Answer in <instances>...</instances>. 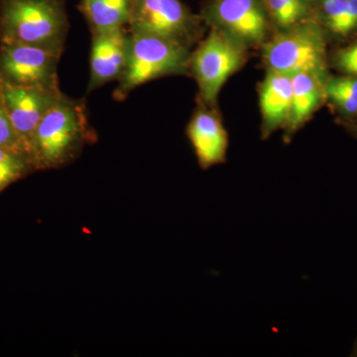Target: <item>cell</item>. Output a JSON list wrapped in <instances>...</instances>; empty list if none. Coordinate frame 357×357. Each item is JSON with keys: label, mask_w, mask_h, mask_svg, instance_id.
Here are the masks:
<instances>
[{"label": "cell", "mask_w": 357, "mask_h": 357, "mask_svg": "<svg viewBox=\"0 0 357 357\" xmlns=\"http://www.w3.org/2000/svg\"><path fill=\"white\" fill-rule=\"evenodd\" d=\"M95 138L84 100L62 93L37 126L30 155L36 170L59 168L76 158Z\"/></svg>", "instance_id": "obj_1"}, {"label": "cell", "mask_w": 357, "mask_h": 357, "mask_svg": "<svg viewBox=\"0 0 357 357\" xmlns=\"http://www.w3.org/2000/svg\"><path fill=\"white\" fill-rule=\"evenodd\" d=\"M70 30L66 0H0V43L64 53Z\"/></svg>", "instance_id": "obj_2"}, {"label": "cell", "mask_w": 357, "mask_h": 357, "mask_svg": "<svg viewBox=\"0 0 357 357\" xmlns=\"http://www.w3.org/2000/svg\"><path fill=\"white\" fill-rule=\"evenodd\" d=\"M128 66L114 91L117 102L138 86L169 75H184L189 70L190 48L170 40L142 33H131Z\"/></svg>", "instance_id": "obj_3"}, {"label": "cell", "mask_w": 357, "mask_h": 357, "mask_svg": "<svg viewBox=\"0 0 357 357\" xmlns=\"http://www.w3.org/2000/svg\"><path fill=\"white\" fill-rule=\"evenodd\" d=\"M318 23L304 21L285 29L264 47V60L272 72L293 75L309 73L323 77L326 41Z\"/></svg>", "instance_id": "obj_4"}, {"label": "cell", "mask_w": 357, "mask_h": 357, "mask_svg": "<svg viewBox=\"0 0 357 357\" xmlns=\"http://www.w3.org/2000/svg\"><path fill=\"white\" fill-rule=\"evenodd\" d=\"M244 60V45L220 30H211L191 53L189 62V70L198 83L204 102H215L223 84L243 65Z\"/></svg>", "instance_id": "obj_5"}, {"label": "cell", "mask_w": 357, "mask_h": 357, "mask_svg": "<svg viewBox=\"0 0 357 357\" xmlns=\"http://www.w3.org/2000/svg\"><path fill=\"white\" fill-rule=\"evenodd\" d=\"M128 28L190 48L201 31V18L181 0H133Z\"/></svg>", "instance_id": "obj_6"}, {"label": "cell", "mask_w": 357, "mask_h": 357, "mask_svg": "<svg viewBox=\"0 0 357 357\" xmlns=\"http://www.w3.org/2000/svg\"><path fill=\"white\" fill-rule=\"evenodd\" d=\"M62 54L20 43H0V83L60 89L59 61Z\"/></svg>", "instance_id": "obj_7"}, {"label": "cell", "mask_w": 357, "mask_h": 357, "mask_svg": "<svg viewBox=\"0 0 357 357\" xmlns=\"http://www.w3.org/2000/svg\"><path fill=\"white\" fill-rule=\"evenodd\" d=\"M202 17L244 46L264 41L270 18L264 0H208Z\"/></svg>", "instance_id": "obj_8"}, {"label": "cell", "mask_w": 357, "mask_h": 357, "mask_svg": "<svg viewBox=\"0 0 357 357\" xmlns=\"http://www.w3.org/2000/svg\"><path fill=\"white\" fill-rule=\"evenodd\" d=\"M1 84L7 114L16 133L30 154V144L37 126L63 91L37 86Z\"/></svg>", "instance_id": "obj_9"}, {"label": "cell", "mask_w": 357, "mask_h": 357, "mask_svg": "<svg viewBox=\"0 0 357 357\" xmlns=\"http://www.w3.org/2000/svg\"><path fill=\"white\" fill-rule=\"evenodd\" d=\"M130 39L128 27L91 32L89 93L121 79L128 66Z\"/></svg>", "instance_id": "obj_10"}, {"label": "cell", "mask_w": 357, "mask_h": 357, "mask_svg": "<svg viewBox=\"0 0 357 357\" xmlns=\"http://www.w3.org/2000/svg\"><path fill=\"white\" fill-rule=\"evenodd\" d=\"M199 165L204 170L225 163L229 148V135L222 122L211 112L199 109L187 128Z\"/></svg>", "instance_id": "obj_11"}, {"label": "cell", "mask_w": 357, "mask_h": 357, "mask_svg": "<svg viewBox=\"0 0 357 357\" xmlns=\"http://www.w3.org/2000/svg\"><path fill=\"white\" fill-rule=\"evenodd\" d=\"M292 100V77L270 70L260 89V107L265 136L288 124Z\"/></svg>", "instance_id": "obj_12"}, {"label": "cell", "mask_w": 357, "mask_h": 357, "mask_svg": "<svg viewBox=\"0 0 357 357\" xmlns=\"http://www.w3.org/2000/svg\"><path fill=\"white\" fill-rule=\"evenodd\" d=\"M293 100L289 128L296 130L318 109L326 93L321 77L309 73L293 75Z\"/></svg>", "instance_id": "obj_13"}, {"label": "cell", "mask_w": 357, "mask_h": 357, "mask_svg": "<svg viewBox=\"0 0 357 357\" xmlns=\"http://www.w3.org/2000/svg\"><path fill=\"white\" fill-rule=\"evenodd\" d=\"M133 0H81L79 8L91 32L128 27Z\"/></svg>", "instance_id": "obj_14"}, {"label": "cell", "mask_w": 357, "mask_h": 357, "mask_svg": "<svg viewBox=\"0 0 357 357\" xmlns=\"http://www.w3.org/2000/svg\"><path fill=\"white\" fill-rule=\"evenodd\" d=\"M319 20L328 31L349 36L357 31V0H318Z\"/></svg>", "instance_id": "obj_15"}, {"label": "cell", "mask_w": 357, "mask_h": 357, "mask_svg": "<svg viewBox=\"0 0 357 357\" xmlns=\"http://www.w3.org/2000/svg\"><path fill=\"white\" fill-rule=\"evenodd\" d=\"M33 171L37 170L29 153L0 146V194Z\"/></svg>", "instance_id": "obj_16"}, {"label": "cell", "mask_w": 357, "mask_h": 357, "mask_svg": "<svg viewBox=\"0 0 357 357\" xmlns=\"http://www.w3.org/2000/svg\"><path fill=\"white\" fill-rule=\"evenodd\" d=\"M268 15L282 29L299 24L310 10L309 0H264Z\"/></svg>", "instance_id": "obj_17"}, {"label": "cell", "mask_w": 357, "mask_h": 357, "mask_svg": "<svg viewBox=\"0 0 357 357\" xmlns=\"http://www.w3.org/2000/svg\"><path fill=\"white\" fill-rule=\"evenodd\" d=\"M325 89L326 96L344 114H357V77H335L326 83Z\"/></svg>", "instance_id": "obj_18"}, {"label": "cell", "mask_w": 357, "mask_h": 357, "mask_svg": "<svg viewBox=\"0 0 357 357\" xmlns=\"http://www.w3.org/2000/svg\"><path fill=\"white\" fill-rule=\"evenodd\" d=\"M0 146L23 150V151L29 153L22 141H21L20 136L16 133L10 119H9L8 114H7L1 83H0Z\"/></svg>", "instance_id": "obj_19"}, {"label": "cell", "mask_w": 357, "mask_h": 357, "mask_svg": "<svg viewBox=\"0 0 357 357\" xmlns=\"http://www.w3.org/2000/svg\"><path fill=\"white\" fill-rule=\"evenodd\" d=\"M337 64L349 76L357 77V43L338 52Z\"/></svg>", "instance_id": "obj_20"}, {"label": "cell", "mask_w": 357, "mask_h": 357, "mask_svg": "<svg viewBox=\"0 0 357 357\" xmlns=\"http://www.w3.org/2000/svg\"><path fill=\"white\" fill-rule=\"evenodd\" d=\"M352 356H357V340L356 344H354V351H352Z\"/></svg>", "instance_id": "obj_21"}]
</instances>
